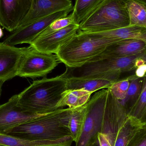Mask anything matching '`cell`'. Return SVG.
Listing matches in <instances>:
<instances>
[{"label": "cell", "mask_w": 146, "mask_h": 146, "mask_svg": "<svg viewBox=\"0 0 146 146\" xmlns=\"http://www.w3.org/2000/svg\"><path fill=\"white\" fill-rule=\"evenodd\" d=\"M67 78L62 75L34 81L18 94V105L32 114H45L58 110L62 94L67 90Z\"/></svg>", "instance_id": "6da1fadb"}, {"label": "cell", "mask_w": 146, "mask_h": 146, "mask_svg": "<svg viewBox=\"0 0 146 146\" xmlns=\"http://www.w3.org/2000/svg\"><path fill=\"white\" fill-rule=\"evenodd\" d=\"M72 110L69 108L58 109L17 126L9 135L32 141H55L72 137L68 123Z\"/></svg>", "instance_id": "7a4b0ae2"}, {"label": "cell", "mask_w": 146, "mask_h": 146, "mask_svg": "<svg viewBox=\"0 0 146 146\" xmlns=\"http://www.w3.org/2000/svg\"><path fill=\"white\" fill-rule=\"evenodd\" d=\"M111 44L107 40L91 37L78 32L61 46L55 54L66 66L80 67L98 56Z\"/></svg>", "instance_id": "3957f363"}, {"label": "cell", "mask_w": 146, "mask_h": 146, "mask_svg": "<svg viewBox=\"0 0 146 146\" xmlns=\"http://www.w3.org/2000/svg\"><path fill=\"white\" fill-rule=\"evenodd\" d=\"M128 0H104L80 24L78 31L97 32L129 26Z\"/></svg>", "instance_id": "277c9868"}, {"label": "cell", "mask_w": 146, "mask_h": 146, "mask_svg": "<svg viewBox=\"0 0 146 146\" xmlns=\"http://www.w3.org/2000/svg\"><path fill=\"white\" fill-rule=\"evenodd\" d=\"M145 52L129 57L109 58L90 62L80 67L66 66V71L61 75L66 78H82L111 73L121 76L124 73L135 71V62Z\"/></svg>", "instance_id": "5b68a950"}, {"label": "cell", "mask_w": 146, "mask_h": 146, "mask_svg": "<svg viewBox=\"0 0 146 146\" xmlns=\"http://www.w3.org/2000/svg\"><path fill=\"white\" fill-rule=\"evenodd\" d=\"M108 89L96 93L87 103L85 121L76 146H88L102 133L104 113L107 100Z\"/></svg>", "instance_id": "8992f818"}, {"label": "cell", "mask_w": 146, "mask_h": 146, "mask_svg": "<svg viewBox=\"0 0 146 146\" xmlns=\"http://www.w3.org/2000/svg\"><path fill=\"white\" fill-rule=\"evenodd\" d=\"M60 62L56 54L40 52L28 47L21 62L17 76L31 78L46 76Z\"/></svg>", "instance_id": "52a82bcc"}, {"label": "cell", "mask_w": 146, "mask_h": 146, "mask_svg": "<svg viewBox=\"0 0 146 146\" xmlns=\"http://www.w3.org/2000/svg\"><path fill=\"white\" fill-rule=\"evenodd\" d=\"M73 9V7L17 28L6 37L3 42L11 46L22 44H31L51 23L58 19L66 17Z\"/></svg>", "instance_id": "ba28073f"}, {"label": "cell", "mask_w": 146, "mask_h": 146, "mask_svg": "<svg viewBox=\"0 0 146 146\" xmlns=\"http://www.w3.org/2000/svg\"><path fill=\"white\" fill-rule=\"evenodd\" d=\"M102 133L114 146L117 135L128 118V113L121 102L108 89Z\"/></svg>", "instance_id": "9c48e42d"}, {"label": "cell", "mask_w": 146, "mask_h": 146, "mask_svg": "<svg viewBox=\"0 0 146 146\" xmlns=\"http://www.w3.org/2000/svg\"><path fill=\"white\" fill-rule=\"evenodd\" d=\"M44 115L25 110L18 105V94H15L0 105V134H9L17 126Z\"/></svg>", "instance_id": "30bf717a"}, {"label": "cell", "mask_w": 146, "mask_h": 146, "mask_svg": "<svg viewBox=\"0 0 146 146\" xmlns=\"http://www.w3.org/2000/svg\"><path fill=\"white\" fill-rule=\"evenodd\" d=\"M32 0H0V26L12 32L28 14Z\"/></svg>", "instance_id": "8fae6325"}, {"label": "cell", "mask_w": 146, "mask_h": 146, "mask_svg": "<svg viewBox=\"0 0 146 146\" xmlns=\"http://www.w3.org/2000/svg\"><path fill=\"white\" fill-rule=\"evenodd\" d=\"M27 48L0 42V80L5 82L17 76L21 62Z\"/></svg>", "instance_id": "7c38bea8"}, {"label": "cell", "mask_w": 146, "mask_h": 146, "mask_svg": "<svg viewBox=\"0 0 146 146\" xmlns=\"http://www.w3.org/2000/svg\"><path fill=\"white\" fill-rule=\"evenodd\" d=\"M79 26L72 23L46 36L36 38L29 47L40 52L55 54L61 46L77 33Z\"/></svg>", "instance_id": "4fadbf2b"}, {"label": "cell", "mask_w": 146, "mask_h": 146, "mask_svg": "<svg viewBox=\"0 0 146 146\" xmlns=\"http://www.w3.org/2000/svg\"><path fill=\"white\" fill-rule=\"evenodd\" d=\"M73 7L72 0H32L28 14L18 28Z\"/></svg>", "instance_id": "5bb4252c"}, {"label": "cell", "mask_w": 146, "mask_h": 146, "mask_svg": "<svg viewBox=\"0 0 146 146\" xmlns=\"http://www.w3.org/2000/svg\"><path fill=\"white\" fill-rule=\"evenodd\" d=\"M121 76L114 73H106L82 78H67V90L81 89L92 94L100 89L108 88L121 80Z\"/></svg>", "instance_id": "9a60e30c"}, {"label": "cell", "mask_w": 146, "mask_h": 146, "mask_svg": "<svg viewBox=\"0 0 146 146\" xmlns=\"http://www.w3.org/2000/svg\"><path fill=\"white\" fill-rule=\"evenodd\" d=\"M146 51V44L140 39H127L109 45L90 62L109 58L129 57Z\"/></svg>", "instance_id": "2e32d148"}, {"label": "cell", "mask_w": 146, "mask_h": 146, "mask_svg": "<svg viewBox=\"0 0 146 146\" xmlns=\"http://www.w3.org/2000/svg\"><path fill=\"white\" fill-rule=\"evenodd\" d=\"M81 32L88 36L99 39L107 40L111 44L127 39H140L146 44V28L136 26L127 27L111 31L97 32Z\"/></svg>", "instance_id": "e0dca14e"}, {"label": "cell", "mask_w": 146, "mask_h": 146, "mask_svg": "<svg viewBox=\"0 0 146 146\" xmlns=\"http://www.w3.org/2000/svg\"><path fill=\"white\" fill-rule=\"evenodd\" d=\"M73 141L72 137L55 141H32L0 134V145L2 146H70Z\"/></svg>", "instance_id": "ac0fdd59"}, {"label": "cell", "mask_w": 146, "mask_h": 146, "mask_svg": "<svg viewBox=\"0 0 146 146\" xmlns=\"http://www.w3.org/2000/svg\"><path fill=\"white\" fill-rule=\"evenodd\" d=\"M92 94L81 89L66 90L62 94L57 108L61 109L68 106L70 109H74L83 106L89 101Z\"/></svg>", "instance_id": "d6986e66"}, {"label": "cell", "mask_w": 146, "mask_h": 146, "mask_svg": "<svg viewBox=\"0 0 146 146\" xmlns=\"http://www.w3.org/2000/svg\"><path fill=\"white\" fill-rule=\"evenodd\" d=\"M104 0H75L73 7V23L80 25L100 5Z\"/></svg>", "instance_id": "ffe728a7"}, {"label": "cell", "mask_w": 146, "mask_h": 146, "mask_svg": "<svg viewBox=\"0 0 146 146\" xmlns=\"http://www.w3.org/2000/svg\"><path fill=\"white\" fill-rule=\"evenodd\" d=\"M143 125L139 121L128 117L117 135L114 146H127Z\"/></svg>", "instance_id": "44dd1931"}, {"label": "cell", "mask_w": 146, "mask_h": 146, "mask_svg": "<svg viewBox=\"0 0 146 146\" xmlns=\"http://www.w3.org/2000/svg\"><path fill=\"white\" fill-rule=\"evenodd\" d=\"M127 9L129 18V27L146 28V6L135 0H128Z\"/></svg>", "instance_id": "7402d4cb"}, {"label": "cell", "mask_w": 146, "mask_h": 146, "mask_svg": "<svg viewBox=\"0 0 146 146\" xmlns=\"http://www.w3.org/2000/svg\"><path fill=\"white\" fill-rule=\"evenodd\" d=\"M143 82L144 77L139 78L134 74L130 80L129 88L126 98L122 101H120L127 110L128 114L140 95L143 87Z\"/></svg>", "instance_id": "603a6c76"}, {"label": "cell", "mask_w": 146, "mask_h": 146, "mask_svg": "<svg viewBox=\"0 0 146 146\" xmlns=\"http://www.w3.org/2000/svg\"><path fill=\"white\" fill-rule=\"evenodd\" d=\"M87 103L83 106L73 109L69 118L68 127L73 141H76L85 121Z\"/></svg>", "instance_id": "cb8c5ba5"}, {"label": "cell", "mask_w": 146, "mask_h": 146, "mask_svg": "<svg viewBox=\"0 0 146 146\" xmlns=\"http://www.w3.org/2000/svg\"><path fill=\"white\" fill-rule=\"evenodd\" d=\"M146 111V74L144 77L143 87L140 95L135 104L131 109L128 117H132L141 122Z\"/></svg>", "instance_id": "d4e9b609"}, {"label": "cell", "mask_w": 146, "mask_h": 146, "mask_svg": "<svg viewBox=\"0 0 146 146\" xmlns=\"http://www.w3.org/2000/svg\"><path fill=\"white\" fill-rule=\"evenodd\" d=\"M134 74L121 79L113 83L108 88L114 97L119 101L124 100L127 96L130 84V80Z\"/></svg>", "instance_id": "484cf974"}, {"label": "cell", "mask_w": 146, "mask_h": 146, "mask_svg": "<svg viewBox=\"0 0 146 146\" xmlns=\"http://www.w3.org/2000/svg\"><path fill=\"white\" fill-rule=\"evenodd\" d=\"M72 23L73 19L71 14L66 17L58 19L51 23L42 33H40L37 38L46 36L67 27Z\"/></svg>", "instance_id": "4316f807"}, {"label": "cell", "mask_w": 146, "mask_h": 146, "mask_svg": "<svg viewBox=\"0 0 146 146\" xmlns=\"http://www.w3.org/2000/svg\"><path fill=\"white\" fill-rule=\"evenodd\" d=\"M127 146H146V125L138 130Z\"/></svg>", "instance_id": "83f0119b"}, {"label": "cell", "mask_w": 146, "mask_h": 146, "mask_svg": "<svg viewBox=\"0 0 146 146\" xmlns=\"http://www.w3.org/2000/svg\"><path fill=\"white\" fill-rule=\"evenodd\" d=\"M135 75L139 78H143L146 74V64L138 67L135 71Z\"/></svg>", "instance_id": "f1b7e54d"}, {"label": "cell", "mask_w": 146, "mask_h": 146, "mask_svg": "<svg viewBox=\"0 0 146 146\" xmlns=\"http://www.w3.org/2000/svg\"><path fill=\"white\" fill-rule=\"evenodd\" d=\"M98 138L100 146H112L106 137L103 134L101 133L99 134Z\"/></svg>", "instance_id": "f546056e"}, {"label": "cell", "mask_w": 146, "mask_h": 146, "mask_svg": "<svg viewBox=\"0 0 146 146\" xmlns=\"http://www.w3.org/2000/svg\"><path fill=\"white\" fill-rule=\"evenodd\" d=\"M88 146H100L99 141L98 138H97L93 142L88 145Z\"/></svg>", "instance_id": "4dcf8cb0"}, {"label": "cell", "mask_w": 146, "mask_h": 146, "mask_svg": "<svg viewBox=\"0 0 146 146\" xmlns=\"http://www.w3.org/2000/svg\"><path fill=\"white\" fill-rule=\"evenodd\" d=\"M141 123L142 125H146V111L145 115L143 116V118L141 121Z\"/></svg>", "instance_id": "1f68e13d"}, {"label": "cell", "mask_w": 146, "mask_h": 146, "mask_svg": "<svg viewBox=\"0 0 146 146\" xmlns=\"http://www.w3.org/2000/svg\"><path fill=\"white\" fill-rule=\"evenodd\" d=\"M4 82L3 81L0 80V98H1V95L2 91V87L4 84Z\"/></svg>", "instance_id": "d6a6232c"}, {"label": "cell", "mask_w": 146, "mask_h": 146, "mask_svg": "<svg viewBox=\"0 0 146 146\" xmlns=\"http://www.w3.org/2000/svg\"><path fill=\"white\" fill-rule=\"evenodd\" d=\"M3 36V32L2 29L0 27V38H1Z\"/></svg>", "instance_id": "836d02e7"}, {"label": "cell", "mask_w": 146, "mask_h": 146, "mask_svg": "<svg viewBox=\"0 0 146 146\" xmlns=\"http://www.w3.org/2000/svg\"><path fill=\"white\" fill-rule=\"evenodd\" d=\"M135 1H137L141 3H143L146 6V0H135Z\"/></svg>", "instance_id": "e575fe53"}, {"label": "cell", "mask_w": 146, "mask_h": 146, "mask_svg": "<svg viewBox=\"0 0 146 146\" xmlns=\"http://www.w3.org/2000/svg\"><path fill=\"white\" fill-rule=\"evenodd\" d=\"M142 58L144 59V60L145 61L146 63V51L145 52V53H144V54H143V56H142Z\"/></svg>", "instance_id": "d590c367"}, {"label": "cell", "mask_w": 146, "mask_h": 146, "mask_svg": "<svg viewBox=\"0 0 146 146\" xmlns=\"http://www.w3.org/2000/svg\"><path fill=\"white\" fill-rule=\"evenodd\" d=\"M0 146H1V145H0Z\"/></svg>", "instance_id": "8d00e7d4"}]
</instances>
